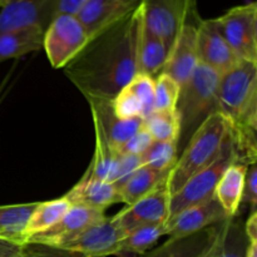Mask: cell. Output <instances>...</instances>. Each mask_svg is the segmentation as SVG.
Instances as JSON below:
<instances>
[{"instance_id":"9c48e42d","label":"cell","mask_w":257,"mask_h":257,"mask_svg":"<svg viewBox=\"0 0 257 257\" xmlns=\"http://www.w3.org/2000/svg\"><path fill=\"white\" fill-rule=\"evenodd\" d=\"M168 177L170 175L145 197L125 206L112 220L127 233L140 226L167 222L171 200Z\"/></svg>"},{"instance_id":"484cf974","label":"cell","mask_w":257,"mask_h":257,"mask_svg":"<svg viewBox=\"0 0 257 257\" xmlns=\"http://www.w3.org/2000/svg\"><path fill=\"white\" fill-rule=\"evenodd\" d=\"M170 171H157L153 168L147 167V166H142L138 168L135 173L130 177V180L125 182L119 190L120 197H122V202H124L127 206L133 205L145 197L146 195L155 190L168 175Z\"/></svg>"},{"instance_id":"60d3db41","label":"cell","mask_w":257,"mask_h":257,"mask_svg":"<svg viewBox=\"0 0 257 257\" xmlns=\"http://www.w3.org/2000/svg\"><path fill=\"white\" fill-rule=\"evenodd\" d=\"M245 257H257V242H251V241H248Z\"/></svg>"},{"instance_id":"4316f807","label":"cell","mask_w":257,"mask_h":257,"mask_svg":"<svg viewBox=\"0 0 257 257\" xmlns=\"http://www.w3.org/2000/svg\"><path fill=\"white\" fill-rule=\"evenodd\" d=\"M143 128L158 142L180 141L181 123L177 110H153L143 118Z\"/></svg>"},{"instance_id":"8992f818","label":"cell","mask_w":257,"mask_h":257,"mask_svg":"<svg viewBox=\"0 0 257 257\" xmlns=\"http://www.w3.org/2000/svg\"><path fill=\"white\" fill-rule=\"evenodd\" d=\"M238 60L257 63V4L238 5L213 19Z\"/></svg>"},{"instance_id":"d590c367","label":"cell","mask_w":257,"mask_h":257,"mask_svg":"<svg viewBox=\"0 0 257 257\" xmlns=\"http://www.w3.org/2000/svg\"><path fill=\"white\" fill-rule=\"evenodd\" d=\"M153 143V138L151 137L150 133L142 128L138 131L135 136L130 138L127 142L123 143L122 146L117 148V153L119 155H138L141 156L148 150L151 145Z\"/></svg>"},{"instance_id":"1f68e13d","label":"cell","mask_w":257,"mask_h":257,"mask_svg":"<svg viewBox=\"0 0 257 257\" xmlns=\"http://www.w3.org/2000/svg\"><path fill=\"white\" fill-rule=\"evenodd\" d=\"M112 108L115 117L120 119H128V118L142 117L143 118V107L140 100L135 94L128 89L127 87L123 88L112 100Z\"/></svg>"},{"instance_id":"f546056e","label":"cell","mask_w":257,"mask_h":257,"mask_svg":"<svg viewBox=\"0 0 257 257\" xmlns=\"http://www.w3.org/2000/svg\"><path fill=\"white\" fill-rule=\"evenodd\" d=\"M177 142L153 141L145 153L141 155L142 165L157 171H170L177 161Z\"/></svg>"},{"instance_id":"4dcf8cb0","label":"cell","mask_w":257,"mask_h":257,"mask_svg":"<svg viewBox=\"0 0 257 257\" xmlns=\"http://www.w3.org/2000/svg\"><path fill=\"white\" fill-rule=\"evenodd\" d=\"M181 85L166 73L155 78L153 110H175Z\"/></svg>"},{"instance_id":"8fae6325","label":"cell","mask_w":257,"mask_h":257,"mask_svg":"<svg viewBox=\"0 0 257 257\" xmlns=\"http://www.w3.org/2000/svg\"><path fill=\"white\" fill-rule=\"evenodd\" d=\"M59 0H9L0 12V33L24 27L47 30L58 14Z\"/></svg>"},{"instance_id":"8d00e7d4","label":"cell","mask_w":257,"mask_h":257,"mask_svg":"<svg viewBox=\"0 0 257 257\" xmlns=\"http://www.w3.org/2000/svg\"><path fill=\"white\" fill-rule=\"evenodd\" d=\"M241 203H247V205H251V207H252V210L251 211H256V203H257V165L256 162L247 165Z\"/></svg>"},{"instance_id":"277c9868","label":"cell","mask_w":257,"mask_h":257,"mask_svg":"<svg viewBox=\"0 0 257 257\" xmlns=\"http://www.w3.org/2000/svg\"><path fill=\"white\" fill-rule=\"evenodd\" d=\"M221 74L198 64L190 79L181 85L176 110L181 123L180 138L190 140L211 114L217 112V93Z\"/></svg>"},{"instance_id":"52a82bcc","label":"cell","mask_w":257,"mask_h":257,"mask_svg":"<svg viewBox=\"0 0 257 257\" xmlns=\"http://www.w3.org/2000/svg\"><path fill=\"white\" fill-rule=\"evenodd\" d=\"M89 42V37L75 15L57 14L44 33V48L50 64L64 68Z\"/></svg>"},{"instance_id":"4fadbf2b","label":"cell","mask_w":257,"mask_h":257,"mask_svg":"<svg viewBox=\"0 0 257 257\" xmlns=\"http://www.w3.org/2000/svg\"><path fill=\"white\" fill-rule=\"evenodd\" d=\"M197 57L200 64L221 75L232 69L238 63L230 45L216 28L213 19L200 20L198 23Z\"/></svg>"},{"instance_id":"83f0119b","label":"cell","mask_w":257,"mask_h":257,"mask_svg":"<svg viewBox=\"0 0 257 257\" xmlns=\"http://www.w3.org/2000/svg\"><path fill=\"white\" fill-rule=\"evenodd\" d=\"M70 206L72 205L65 197L38 203L37 208L33 211L32 216L27 223V227H25L27 240L30 236L52 227L69 210Z\"/></svg>"},{"instance_id":"836d02e7","label":"cell","mask_w":257,"mask_h":257,"mask_svg":"<svg viewBox=\"0 0 257 257\" xmlns=\"http://www.w3.org/2000/svg\"><path fill=\"white\" fill-rule=\"evenodd\" d=\"M142 160L138 155H119L118 153L115 167L110 175L108 183H112L118 191L125 185L131 176L140 167H142Z\"/></svg>"},{"instance_id":"5b68a950","label":"cell","mask_w":257,"mask_h":257,"mask_svg":"<svg viewBox=\"0 0 257 257\" xmlns=\"http://www.w3.org/2000/svg\"><path fill=\"white\" fill-rule=\"evenodd\" d=\"M235 162H237V156H236L232 142L228 136L217 160L207 168L193 176L175 195L171 196L168 220L177 216L186 208L211 200L215 196L218 181L221 180L225 171Z\"/></svg>"},{"instance_id":"603a6c76","label":"cell","mask_w":257,"mask_h":257,"mask_svg":"<svg viewBox=\"0 0 257 257\" xmlns=\"http://www.w3.org/2000/svg\"><path fill=\"white\" fill-rule=\"evenodd\" d=\"M39 202L0 206V240L24 245L25 227Z\"/></svg>"},{"instance_id":"f35d334b","label":"cell","mask_w":257,"mask_h":257,"mask_svg":"<svg viewBox=\"0 0 257 257\" xmlns=\"http://www.w3.org/2000/svg\"><path fill=\"white\" fill-rule=\"evenodd\" d=\"M22 246L0 240V257H22Z\"/></svg>"},{"instance_id":"ac0fdd59","label":"cell","mask_w":257,"mask_h":257,"mask_svg":"<svg viewBox=\"0 0 257 257\" xmlns=\"http://www.w3.org/2000/svg\"><path fill=\"white\" fill-rule=\"evenodd\" d=\"M87 100L90 105L92 115H94L100 123L108 141L115 150L143 128L142 117L128 118V119H120L115 117L110 100L95 99V98H87Z\"/></svg>"},{"instance_id":"cb8c5ba5","label":"cell","mask_w":257,"mask_h":257,"mask_svg":"<svg viewBox=\"0 0 257 257\" xmlns=\"http://www.w3.org/2000/svg\"><path fill=\"white\" fill-rule=\"evenodd\" d=\"M93 123H94L95 133L94 156H93L92 162L88 166L83 177L108 182L115 167L118 153L115 148L110 145L102 125H100V123L98 122L94 115H93Z\"/></svg>"},{"instance_id":"7402d4cb","label":"cell","mask_w":257,"mask_h":257,"mask_svg":"<svg viewBox=\"0 0 257 257\" xmlns=\"http://www.w3.org/2000/svg\"><path fill=\"white\" fill-rule=\"evenodd\" d=\"M247 166L242 163H232L216 186L215 197L217 198L220 205L227 217L237 216L242 198L243 185H245V176Z\"/></svg>"},{"instance_id":"d6986e66","label":"cell","mask_w":257,"mask_h":257,"mask_svg":"<svg viewBox=\"0 0 257 257\" xmlns=\"http://www.w3.org/2000/svg\"><path fill=\"white\" fill-rule=\"evenodd\" d=\"M64 197L70 205H83L103 211L113 203L122 202L119 191L112 183L87 177H82Z\"/></svg>"},{"instance_id":"b9f144b4","label":"cell","mask_w":257,"mask_h":257,"mask_svg":"<svg viewBox=\"0 0 257 257\" xmlns=\"http://www.w3.org/2000/svg\"><path fill=\"white\" fill-rule=\"evenodd\" d=\"M120 2L124 3V4L127 5V7L132 8V9H136V8H137L138 5H140L141 3H142V0H120Z\"/></svg>"},{"instance_id":"6da1fadb","label":"cell","mask_w":257,"mask_h":257,"mask_svg":"<svg viewBox=\"0 0 257 257\" xmlns=\"http://www.w3.org/2000/svg\"><path fill=\"white\" fill-rule=\"evenodd\" d=\"M143 25L141 4L108 28L64 67L70 82L87 98L112 100L140 73L138 45Z\"/></svg>"},{"instance_id":"f1b7e54d","label":"cell","mask_w":257,"mask_h":257,"mask_svg":"<svg viewBox=\"0 0 257 257\" xmlns=\"http://www.w3.org/2000/svg\"><path fill=\"white\" fill-rule=\"evenodd\" d=\"M166 235V222L145 225L135 228L127 233L120 242L117 255L124 253H142L147 252L162 236Z\"/></svg>"},{"instance_id":"7c38bea8","label":"cell","mask_w":257,"mask_h":257,"mask_svg":"<svg viewBox=\"0 0 257 257\" xmlns=\"http://www.w3.org/2000/svg\"><path fill=\"white\" fill-rule=\"evenodd\" d=\"M104 217L103 210L83 205H72L57 223L42 232L30 236L27 242L58 246L77 236L93 223L99 222Z\"/></svg>"},{"instance_id":"d6a6232c","label":"cell","mask_w":257,"mask_h":257,"mask_svg":"<svg viewBox=\"0 0 257 257\" xmlns=\"http://www.w3.org/2000/svg\"><path fill=\"white\" fill-rule=\"evenodd\" d=\"M128 89L137 97L143 107V118L153 112V93H155V79L148 75L138 73L127 85Z\"/></svg>"},{"instance_id":"30bf717a","label":"cell","mask_w":257,"mask_h":257,"mask_svg":"<svg viewBox=\"0 0 257 257\" xmlns=\"http://www.w3.org/2000/svg\"><path fill=\"white\" fill-rule=\"evenodd\" d=\"M125 236L127 232L112 218L104 217L70 240L58 245V247L78 251L90 257H107L117 255L120 242Z\"/></svg>"},{"instance_id":"3957f363","label":"cell","mask_w":257,"mask_h":257,"mask_svg":"<svg viewBox=\"0 0 257 257\" xmlns=\"http://www.w3.org/2000/svg\"><path fill=\"white\" fill-rule=\"evenodd\" d=\"M228 137V124L218 112L211 114L187 141L182 156L177 158L168 177V190L175 195L193 176L212 165L220 156Z\"/></svg>"},{"instance_id":"e575fe53","label":"cell","mask_w":257,"mask_h":257,"mask_svg":"<svg viewBox=\"0 0 257 257\" xmlns=\"http://www.w3.org/2000/svg\"><path fill=\"white\" fill-rule=\"evenodd\" d=\"M22 257H90L78 251L67 250L58 246L27 242L22 246Z\"/></svg>"},{"instance_id":"e0dca14e","label":"cell","mask_w":257,"mask_h":257,"mask_svg":"<svg viewBox=\"0 0 257 257\" xmlns=\"http://www.w3.org/2000/svg\"><path fill=\"white\" fill-rule=\"evenodd\" d=\"M132 10L135 9L127 7L120 0H85L75 17L90 40L119 22Z\"/></svg>"},{"instance_id":"5bb4252c","label":"cell","mask_w":257,"mask_h":257,"mask_svg":"<svg viewBox=\"0 0 257 257\" xmlns=\"http://www.w3.org/2000/svg\"><path fill=\"white\" fill-rule=\"evenodd\" d=\"M195 10L193 9L192 13ZM192 13L181 30L162 72L173 78L180 85L190 79L197 65L200 64L197 57V28L200 20L192 22Z\"/></svg>"},{"instance_id":"2e32d148","label":"cell","mask_w":257,"mask_h":257,"mask_svg":"<svg viewBox=\"0 0 257 257\" xmlns=\"http://www.w3.org/2000/svg\"><path fill=\"white\" fill-rule=\"evenodd\" d=\"M227 217L217 198L213 196L211 200L200 205L186 208L173 218L166 222V235L170 237L192 235L211 225L225 221Z\"/></svg>"},{"instance_id":"74e56055","label":"cell","mask_w":257,"mask_h":257,"mask_svg":"<svg viewBox=\"0 0 257 257\" xmlns=\"http://www.w3.org/2000/svg\"><path fill=\"white\" fill-rule=\"evenodd\" d=\"M85 0H59L58 3V14L75 15Z\"/></svg>"},{"instance_id":"d4e9b609","label":"cell","mask_w":257,"mask_h":257,"mask_svg":"<svg viewBox=\"0 0 257 257\" xmlns=\"http://www.w3.org/2000/svg\"><path fill=\"white\" fill-rule=\"evenodd\" d=\"M247 243L245 222L237 216L226 218L217 242L205 257H245Z\"/></svg>"},{"instance_id":"7bdbcfd3","label":"cell","mask_w":257,"mask_h":257,"mask_svg":"<svg viewBox=\"0 0 257 257\" xmlns=\"http://www.w3.org/2000/svg\"><path fill=\"white\" fill-rule=\"evenodd\" d=\"M8 3H9V0H0V8L5 7V5H7Z\"/></svg>"},{"instance_id":"ffe728a7","label":"cell","mask_w":257,"mask_h":257,"mask_svg":"<svg viewBox=\"0 0 257 257\" xmlns=\"http://www.w3.org/2000/svg\"><path fill=\"white\" fill-rule=\"evenodd\" d=\"M44 33V29L35 25L0 33V63L42 49Z\"/></svg>"},{"instance_id":"ba28073f","label":"cell","mask_w":257,"mask_h":257,"mask_svg":"<svg viewBox=\"0 0 257 257\" xmlns=\"http://www.w3.org/2000/svg\"><path fill=\"white\" fill-rule=\"evenodd\" d=\"M143 25L172 50L181 30L195 9V0H142Z\"/></svg>"},{"instance_id":"ab89813d","label":"cell","mask_w":257,"mask_h":257,"mask_svg":"<svg viewBox=\"0 0 257 257\" xmlns=\"http://www.w3.org/2000/svg\"><path fill=\"white\" fill-rule=\"evenodd\" d=\"M246 237L251 242H257V213L256 211H251L247 221L245 222Z\"/></svg>"},{"instance_id":"9a60e30c","label":"cell","mask_w":257,"mask_h":257,"mask_svg":"<svg viewBox=\"0 0 257 257\" xmlns=\"http://www.w3.org/2000/svg\"><path fill=\"white\" fill-rule=\"evenodd\" d=\"M225 221L211 225L192 235L170 237L155 250L142 253L141 257H205L217 242Z\"/></svg>"},{"instance_id":"44dd1931","label":"cell","mask_w":257,"mask_h":257,"mask_svg":"<svg viewBox=\"0 0 257 257\" xmlns=\"http://www.w3.org/2000/svg\"><path fill=\"white\" fill-rule=\"evenodd\" d=\"M170 53L166 43L142 25L138 45V70L141 74L153 79L158 77L165 69Z\"/></svg>"},{"instance_id":"7a4b0ae2","label":"cell","mask_w":257,"mask_h":257,"mask_svg":"<svg viewBox=\"0 0 257 257\" xmlns=\"http://www.w3.org/2000/svg\"><path fill=\"white\" fill-rule=\"evenodd\" d=\"M217 112L228 124V136L237 163L250 165L257 160V63L238 60L221 75Z\"/></svg>"}]
</instances>
